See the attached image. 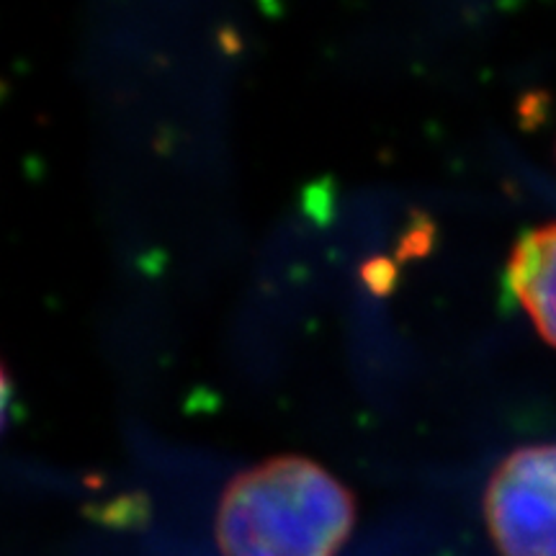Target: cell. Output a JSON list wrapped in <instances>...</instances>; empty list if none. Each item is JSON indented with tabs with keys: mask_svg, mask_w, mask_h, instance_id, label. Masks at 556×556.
Wrapping results in <instances>:
<instances>
[{
	"mask_svg": "<svg viewBox=\"0 0 556 556\" xmlns=\"http://www.w3.org/2000/svg\"><path fill=\"white\" fill-rule=\"evenodd\" d=\"M507 289L533 328L556 348V225L528 229L507 261Z\"/></svg>",
	"mask_w": 556,
	"mask_h": 556,
	"instance_id": "3957f363",
	"label": "cell"
},
{
	"mask_svg": "<svg viewBox=\"0 0 556 556\" xmlns=\"http://www.w3.org/2000/svg\"><path fill=\"white\" fill-rule=\"evenodd\" d=\"M482 510L500 556H556V443L510 451L484 486Z\"/></svg>",
	"mask_w": 556,
	"mask_h": 556,
	"instance_id": "7a4b0ae2",
	"label": "cell"
},
{
	"mask_svg": "<svg viewBox=\"0 0 556 556\" xmlns=\"http://www.w3.org/2000/svg\"><path fill=\"white\" fill-rule=\"evenodd\" d=\"M353 526V492L312 458L281 454L227 484L214 536L222 556H338Z\"/></svg>",
	"mask_w": 556,
	"mask_h": 556,
	"instance_id": "6da1fadb",
	"label": "cell"
}]
</instances>
